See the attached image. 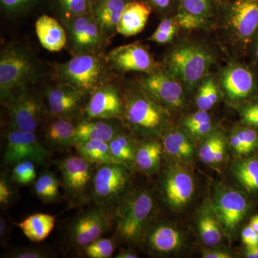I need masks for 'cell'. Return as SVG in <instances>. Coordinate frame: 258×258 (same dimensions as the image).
I'll return each mask as SVG.
<instances>
[{"label": "cell", "instance_id": "ffe728a7", "mask_svg": "<svg viewBox=\"0 0 258 258\" xmlns=\"http://www.w3.org/2000/svg\"><path fill=\"white\" fill-rule=\"evenodd\" d=\"M152 10V7L144 0L129 2L120 17L117 32L125 37L140 33L145 28Z\"/></svg>", "mask_w": 258, "mask_h": 258}, {"label": "cell", "instance_id": "30bf717a", "mask_svg": "<svg viewBox=\"0 0 258 258\" xmlns=\"http://www.w3.org/2000/svg\"><path fill=\"white\" fill-rule=\"evenodd\" d=\"M126 166L118 164H101L93 176L92 195L97 205L110 207L120 202L128 186Z\"/></svg>", "mask_w": 258, "mask_h": 258}, {"label": "cell", "instance_id": "7bdbcfd3", "mask_svg": "<svg viewBox=\"0 0 258 258\" xmlns=\"http://www.w3.org/2000/svg\"><path fill=\"white\" fill-rule=\"evenodd\" d=\"M152 7L163 18L176 14L178 9V0H144Z\"/></svg>", "mask_w": 258, "mask_h": 258}, {"label": "cell", "instance_id": "277c9868", "mask_svg": "<svg viewBox=\"0 0 258 258\" xmlns=\"http://www.w3.org/2000/svg\"><path fill=\"white\" fill-rule=\"evenodd\" d=\"M123 117L134 130L145 134H160L170 119L169 110L153 100L138 85L123 94Z\"/></svg>", "mask_w": 258, "mask_h": 258}, {"label": "cell", "instance_id": "83f0119b", "mask_svg": "<svg viewBox=\"0 0 258 258\" xmlns=\"http://www.w3.org/2000/svg\"><path fill=\"white\" fill-rule=\"evenodd\" d=\"M162 146L155 141H149L137 147L135 164L139 170L145 173L155 172L160 165Z\"/></svg>", "mask_w": 258, "mask_h": 258}, {"label": "cell", "instance_id": "9f6ffc18", "mask_svg": "<svg viewBox=\"0 0 258 258\" xmlns=\"http://www.w3.org/2000/svg\"><path fill=\"white\" fill-rule=\"evenodd\" d=\"M116 258H137L139 256L132 251L125 250L121 251L119 253L115 256Z\"/></svg>", "mask_w": 258, "mask_h": 258}, {"label": "cell", "instance_id": "f546056e", "mask_svg": "<svg viewBox=\"0 0 258 258\" xmlns=\"http://www.w3.org/2000/svg\"><path fill=\"white\" fill-rule=\"evenodd\" d=\"M198 88L195 101L198 110L210 111L220 99L221 91L218 79L209 73L199 84Z\"/></svg>", "mask_w": 258, "mask_h": 258}, {"label": "cell", "instance_id": "8d00e7d4", "mask_svg": "<svg viewBox=\"0 0 258 258\" xmlns=\"http://www.w3.org/2000/svg\"><path fill=\"white\" fill-rule=\"evenodd\" d=\"M83 249L84 254L90 258L110 257L114 252V240L100 237L83 247Z\"/></svg>", "mask_w": 258, "mask_h": 258}, {"label": "cell", "instance_id": "b9f144b4", "mask_svg": "<svg viewBox=\"0 0 258 258\" xmlns=\"http://www.w3.org/2000/svg\"><path fill=\"white\" fill-rule=\"evenodd\" d=\"M240 116L244 125L258 129V101L244 103L240 109Z\"/></svg>", "mask_w": 258, "mask_h": 258}, {"label": "cell", "instance_id": "603a6c76", "mask_svg": "<svg viewBox=\"0 0 258 258\" xmlns=\"http://www.w3.org/2000/svg\"><path fill=\"white\" fill-rule=\"evenodd\" d=\"M35 30L42 46L50 52H58L67 43V35L64 28L55 19L50 16L42 15L37 19Z\"/></svg>", "mask_w": 258, "mask_h": 258}, {"label": "cell", "instance_id": "2e32d148", "mask_svg": "<svg viewBox=\"0 0 258 258\" xmlns=\"http://www.w3.org/2000/svg\"><path fill=\"white\" fill-rule=\"evenodd\" d=\"M86 119H115L123 118V95L111 83H105L91 95L84 108Z\"/></svg>", "mask_w": 258, "mask_h": 258}, {"label": "cell", "instance_id": "cb8c5ba5", "mask_svg": "<svg viewBox=\"0 0 258 258\" xmlns=\"http://www.w3.org/2000/svg\"><path fill=\"white\" fill-rule=\"evenodd\" d=\"M55 217L49 214L36 213L26 217L17 223L29 240L34 242H42L47 238L53 230Z\"/></svg>", "mask_w": 258, "mask_h": 258}, {"label": "cell", "instance_id": "6f0895ef", "mask_svg": "<svg viewBox=\"0 0 258 258\" xmlns=\"http://www.w3.org/2000/svg\"><path fill=\"white\" fill-rule=\"evenodd\" d=\"M249 225L254 229V230L258 233V215H255L251 219L250 222H249Z\"/></svg>", "mask_w": 258, "mask_h": 258}, {"label": "cell", "instance_id": "52a82bcc", "mask_svg": "<svg viewBox=\"0 0 258 258\" xmlns=\"http://www.w3.org/2000/svg\"><path fill=\"white\" fill-rule=\"evenodd\" d=\"M218 81L221 93L233 104L252 101L258 93L255 71L238 60H231L222 68Z\"/></svg>", "mask_w": 258, "mask_h": 258}, {"label": "cell", "instance_id": "1f68e13d", "mask_svg": "<svg viewBox=\"0 0 258 258\" xmlns=\"http://www.w3.org/2000/svg\"><path fill=\"white\" fill-rule=\"evenodd\" d=\"M220 0H178V9L214 23L218 16Z\"/></svg>", "mask_w": 258, "mask_h": 258}, {"label": "cell", "instance_id": "d590c367", "mask_svg": "<svg viewBox=\"0 0 258 258\" xmlns=\"http://www.w3.org/2000/svg\"><path fill=\"white\" fill-rule=\"evenodd\" d=\"M59 186V180L55 174L50 171H45L35 180L34 190L42 202L52 203L58 198Z\"/></svg>", "mask_w": 258, "mask_h": 258}, {"label": "cell", "instance_id": "ab89813d", "mask_svg": "<svg viewBox=\"0 0 258 258\" xmlns=\"http://www.w3.org/2000/svg\"><path fill=\"white\" fill-rule=\"evenodd\" d=\"M69 18L79 16L92 10V0H59Z\"/></svg>", "mask_w": 258, "mask_h": 258}, {"label": "cell", "instance_id": "6da1fadb", "mask_svg": "<svg viewBox=\"0 0 258 258\" xmlns=\"http://www.w3.org/2000/svg\"><path fill=\"white\" fill-rule=\"evenodd\" d=\"M215 62V56L208 46L183 40L168 51L161 68L191 91L198 87Z\"/></svg>", "mask_w": 258, "mask_h": 258}, {"label": "cell", "instance_id": "d6a6232c", "mask_svg": "<svg viewBox=\"0 0 258 258\" xmlns=\"http://www.w3.org/2000/svg\"><path fill=\"white\" fill-rule=\"evenodd\" d=\"M221 224L215 212H204L199 220V232L204 243L210 247L217 245L222 240Z\"/></svg>", "mask_w": 258, "mask_h": 258}, {"label": "cell", "instance_id": "4fadbf2b", "mask_svg": "<svg viewBox=\"0 0 258 258\" xmlns=\"http://www.w3.org/2000/svg\"><path fill=\"white\" fill-rule=\"evenodd\" d=\"M5 137L7 147L4 162L6 165H15L25 160L44 165L50 156L48 151L37 140L35 132L11 127Z\"/></svg>", "mask_w": 258, "mask_h": 258}, {"label": "cell", "instance_id": "7c38bea8", "mask_svg": "<svg viewBox=\"0 0 258 258\" xmlns=\"http://www.w3.org/2000/svg\"><path fill=\"white\" fill-rule=\"evenodd\" d=\"M70 43L76 55L97 53L107 36L91 11L69 18L67 21Z\"/></svg>", "mask_w": 258, "mask_h": 258}, {"label": "cell", "instance_id": "7a4b0ae2", "mask_svg": "<svg viewBox=\"0 0 258 258\" xmlns=\"http://www.w3.org/2000/svg\"><path fill=\"white\" fill-rule=\"evenodd\" d=\"M217 19L231 48L249 53L258 33V0H220Z\"/></svg>", "mask_w": 258, "mask_h": 258}, {"label": "cell", "instance_id": "f1b7e54d", "mask_svg": "<svg viewBox=\"0 0 258 258\" xmlns=\"http://www.w3.org/2000/svg\"><path fill=\"white\" fill-rule=\"evenodd\" d=\"M74 147L79 156L92 164H116L110 152L108 142L91 140L76 144Z\"/></svg>", "mask_w": 258, "mask_h": 258}, {"label": "cell", "instance_id": "9c48e42d", "mask_svg": "<svg viewBox=\"0 0 258 258\" xmlns=\"http://www.w3.org/2000/svg\"><path fill=\"white\" fill-rule=\"evenodd\" d=\"M137 83L153 100L167 110L179 111L185 106L184 86L161 69L144 74Z\"/></svg>", "mask_w": 258, "mask_h": 258}, {"label": "cell", "instance_id": "d6986e66", "mask_svg": "<svg viewBox=\"0 0 258 258\" xmlns=\"http://www.w3.org/2000/svg\"><path fill=\"white\" fill-rule=\"evenodd\" d=\"M195 181L187 171L172 168L168 171L164 183V196L174 208H181L189 203L195 193Z\"/></svg>", "mask_w": 258, "mask_h": 258}, {"label": "cell", "instance_id": "e0dca14e", "mask_svg": "<svg viewBox=\"0 0 258 258\" xmlns=\"http://www.w3.org/2000/svg\"><path fill=\"white\" fill-rule=\"evenodd\" d=\"M213 209L224 230L230 232L235 230L243 220L248 203L240 191L227 189L218 195Z\"/></svg>", "mask_w": 258, "mask_h": 258}, {"label": "cell", "instance_id": "5bb4252c", "mask_svg": "<svg viewBox=\"0 0 258 258\" xmlns=\"http://www.w3.org/2000/svg\"><path fill=\"white\" fill-rule=\"evenodd\" d=\"M9 112L11 127L35 132L41 120L42 106L37 96L23 89L4 101Z\"/></svg>", "mask_w": 258, "mask_h": 258}, {"label": "cell", "instance_id": "4dcf8cb0", "mask_svg": "<svg viewBox=\"0 0 258 258\" xmlns=\"http://www.w3.org/2000/svg\"><path fill=\"white\" fill-rule=\"evenodd\" d=\"M108 144L110 152L116 164H122L126 167L135 164L137 148L128 136L120 132Z\"/></svg>", "mask_w": 258, "mask_h": 258}, {"label": "cell", "instance_id": "db71d44e", "mask_svg": "<svg viewBox=\"0 0 258 258\" xmlns=\"http://www.w3.org/2000/svg\"><path fill=\"white\" fill-rule=\"evenodd\" d=\"M249 52L252 55V62L256 69H258V33L256 37H254L252 45H251Z\"/></svg>", "mask_w": 258, "mask_h": 258}, {"label": "cell", "instance_id": "c3c4849f", "mask_svg": "<svg viewBox=\"0 0 258 258\" xmlns=\"http://www.w3.org/2000/svg\"><path fill=\"white\" fill-rule=\"evenodd\" d=\"M242 240L247 247L257 245L258 233L249 225L242 230Z\"/></svg>", "mask_w": 258, "mask_h": 258}, {"label": "cell", "instance_id": "5b68a950", "mask_svg": "<svg viewBox=\"0 0 258 258\" xmlns=\"http://www.w3.org/2000/svg\"><path fill=\"white\" fill-rule=\"evenodd\" d=\"M154 206L152 196L147 191H139L122 199L115 214L118 238L123 242L138 241L142 237Z\"/></svg>", "mask_w": 258, "mask_h": 258}, {"label": "cell", "instance_id": "8992f818", "mask_svg": "<svg viewBox=\"0 0 258 258\" xmlns=\"http://www.w3.org/2000/svg\"><path fill=\"white\" fill-rule=\"evenodd\" d=\"M35 71V61L28 51L16 46L4 49L0 57L2 101H5L15 93L25 89Z\"/></svg>", "mask_w": 258, "mask_h": 258}, {"label": "cell", "instance_id": "f35d334b", "mask_svg": "<svg viewBox=\"0 0 258 258\" xmlns=\"http://www.w3.org/2000/svg\"><path fill=\"white\" fill-rule=\"evenodd\" d=\"M37 177L33 161L25 160L15 164L12 172V179L20 184H31Z\"/></svg>", "mask_w": 258, "mask_h": 258}, {"label": "cell", "instance_id": "74e56055", "mask_svg": "<svg viewBox=\"0 0 258 258\" xmlns=\"http://www.w3.org/2000/svg\"><path fill=\"white\" fill-rule=\"evenodd\" d=\"M175 16L180 29L192 31L210 28L213 23L186 13L184 10L177 9Z\"/></svg>", "mask_w": 258, "mask_h": 258}, {"label": "cell", "instance_id": "f6af8a7d", "mask_svg": "<svg viewBox=\"0 0 258 258\" xmlns=\"http://www.w3.org/2000/svg\"><path fill=\"white\" fill-rule=\"evenodd\" d=\"M211 116L209 114L208 111L198 110V111L188 115L184 118L183 120V125L186 129L193 126V125L200 124L205 122L211 121Z\"/></svg>", "mask_w": 258, "mask_h": 258}, {"label": "cell", "instance_id": "7dc6e473", "mask_svg": "<svg viewBox=\"0 0 258 258\" xmlns=\"http://www.w3.org/2000/svg\"><path fill=\"white\" fill-rule=\"evenodd\" d=\"M212 128H213V124H212L211 120V121L205 122L200 124L193 125V126L186 128V130L190 134L195 137H202L211 133Z\"/></svg>", "mask_w": 258, "mask_h": 258}, {"label": "cell", "instance_id": "3957f363", "mask_svg": "<svg viewBox=\"0 0 258 258\" xmlns=\"http://www.w3.org/2000/svg\"><path fill=\"white\" fill-rule=\"evenodd\" d=\"M107 64L106 59L98 53L78 54L55 64L54 76L58 83L72 86L86 97L106 83Z\"/></svg>", "mask_w": 258, "mask_h": 258}, {"label": "cell", "instance_id": "e575fe53", "mask_svg": "<svg viewBox=\"0 0 258 258\" xmlns=\"http://www.w3.org/2000/svg\"><path fill=\"white\" fill-rule=\"evenodd\" d=\"M233 174L244 189L258 191V159L253 158L236 163Z\"/></svg>", "mask_w": 258, "mask_h": 258}, {"label": "cell", "instance_id": "816d5d0a", "mask_svg": "<svg viewBox=\"0 0 258 258\" xmlns=\"http://www.w3.org/2000/svg\"><path fill=\"white\" fill-rule=\"evenodd\" d=\"M9 226L7 223V220L5 217L1 216L0 218V240L1 243H5V241L8 239V234H9Z\"/></svg>", "mask_w": 258, "mask_h": 258}, {"label": "cell", "instance_id": "bcb514c9", "mask_svg": "<svg viewBox=\"0 0 258 258\" xmlns=\"http://www.w3.org/2000/svg\"><path fill=\"white\" fill-rule=\"evenodd\" d=\"M48 253L40 249H24L14 251L10 257L15 258H45Z\"/></svg>", "mask_w": 258, "mask_h": 258}, {"label": "cell", "instance_id": "f907efd6", "mask_svg": "<svg viewBox=\"0 0 258 258\" xmlns=\"http://www.w3.org/2000/svg\"><path fill=\"white\" fill-rule=\"evenodd\" d=\"M230 144L232 149L235 150V152H237L239 154H247L246 153L245 149L241 143L240 139H239L237 136L236 135L235 132L232 131V133L230 134Z\"/></svg>", "mask_w": 258, "mask_h": 258}, {"label": "cell", "instance_id": "ba28073f", "mask_svg": "<svg viewBox=\"0 0 258 258\" xmlns=\"http://www.w3.org/2000/svg\"><path fill=\"white\" fill-rule=\"evenodd\" d=\"M110 207L97 205L88 209L75 219L69 228L71 243L79 248H83L101 236L110 228L113 220Z\"/></svg>", "mask_w": 258, "mask_h": 258}, {"label": "cell", "instance_id": "836d02e7", "mask_svg": "<svg viewBox=\"0 0 258 258\" xmlns=\"http://www.w3.org/2000/svg\"><path fill=\"white\" fill-rule=\"evenodd\" d=\"M225 142L221 133L215 132L209 136L199 152L200 159L207 164H219L223 161Z\"/></svg>", "mask_w": 258, "mask_h": 258}, {"label": "cell", "instance_id": "4316f807", "mask_svg": "<svg viewBox=\"0 0 258 258\" xmlns=\"http://www.w3.org/2000/svg\"><path fill=\"white\" fill-rule=\"evenodd\" d=\"M163 147L170 157L183 161L190 160L195 152L192 142L179 130L166 132L163 137Z\"/></svg>", "mask_w": 258, "mask_h": 258}, {"label": "cell", "instance_id": "ee69618b", "mask_svg": "<svg viewBox=\"0 0 258 258\" xmlns=\"http://www.w3.org/2000/svg\"><path fill=\"white\" fill-rule=\"evenodd\" d=\"M13 189L9 182V179L5 173H2L0 178V204L3 206L9 205L13 198Z\"/></svg>", "mask_w": 258, "mask_h": 258}, {"label": "cell", "instance_id": "8fae6325", "mask_svg": "<svg viewBox=\"0 0 258 258\" xmlns=\"http://www.w3.org/2000/svg\"><path fill=\"white\" fill-rule=\"evenodd\" d=\"M107 63L120 74L137 72L147 74L161 69L149 48L140 42L120 45L110 51Z\"/></svg>", "mask_w": 258, "mask_h": 258}, {"label": "cell", "instance_id": "484cf974", "mask_svg": "<svg viewBox=\"0 0 258 258\" xmlns=\"http://www.w3.org/2000/svg\"><path fill=\"white\" fill-rule=\"evenodd\" d=\"M76 126L72 119L57 118L47 127L45 133L47 142L57 149L74 146Z\"/></svg>", "mask_w": 258, "mask_h": 258}, {"label": "cell", "instance_id": "f5cc1de1", "mask_svg": "<svg viewBox=\"0 0 258 258\" xmlns=\"http://www.w3.org/2000/svg\"><path fill=\"white\" fill-rule=\"evenodd\" d=\"M204 258H231L232 257V254L225 251L212 250L208 251L203 253Z\"/></svg>", "mask_w": 258, "mask_h": 258}, {"label": "cell", "instance_id": "7402d4cb", "mask_svg": "<svg viewBox=\"0 0 258 258\" xmlns=\"http://www.w3.org/2000/svg\"><path fill=\"white\" fill-rule=\"evenodd\" d=\"M132 0H95L92 13L107 37L117 32V27L125 7Z\"/></svg>", "mask_w": 258, "mask_h": 258}, {"label": "cell", "instance_id": "ac0fdd59", "mask_svg": "<svg viewBox=\"0 0 258 258\" xmlns=\"http://www.w3.org/2000/svg\"><path fill=\"white\" fill-rule=\"evenodd\" d=\"M86 96L69 85L58 83L46 92L49 112L56 118L74 119L82 108Z\"/></svg>", "mask_w": 258, "mask_h": 258}, {"label": "cell", "instance_id": "60d3db41", "mask_svg": "<svg viewBox=\"0 0 258 258\" xmlns=\"http://www.w3.org/2000/svg\"><path fill=\"white\" fill-rule=\"evenodd\" d=\"M233 132L240 139L247 154L257 147L258 133L256 129L244 125V126L237 127L234 129Z\"/></svg>", "mask_w": 258, "mask_h": 258}, {"label": "cell", "instance_id": "44dd1931", "mask_svg": "<svg viewBox=\"0 0 258 258\" xmlns=\"http://www.w3.org/2000/svg\"><path fill=\"white\" fill-rule=\"evenodd\" d=\"M111 120L113 119H86L78 123L74 146L91 140L103 141L109 143L121 132L119 125Z\"/></svg>", "mask_w": 258, "mask_h": 258}, {"label": "cell", "instance_id": "11a10c76", "mask_svg": "<svg viewBox=\"0 0 258 258\" xmlns=\"http://www.w3.org/2000/svg\"><path fill=\"white\" fill-rule=\"evenodd\" d=\"M245 257L248 258H258V244L252 247H247Z\"/></svg>", "mask_w": 258, "mask_h": 258}, {"label": "cell", "instance_id": "9a60e30c", "mask_svg": "<svg viewBox=\"0 0 258 258\" xmlns=\"http://www.w3.org/2000/svg\"><path fill=\"white\" fill-rule=\"evenodd\" d=\"M93 164L79 155L69 156L59 161L64 189L72 200H82L89 186H92Z\"/></svg>", "mask_w": 258, "mask_h": 258}, {"label": "cell", "instance_id": "681fc988", "mask_svg": "<svg viewBox=\"0 0 258 258\" xmlns=\"http://www.w3.org/2000/svg\"><path fill=\"white\" fill-rule=\"evenodd\" d=\"M31 0H0L2 6L8 11H16L28 4Z\"/></svg>", "mask_w": 258, "mask_h": 258}, {"label": "cell", "instance_id": "d4e9b609", "mask_svg": "<svg viewBox=\"0 0 258 258\" xmlns=\"http://www.w3.org/2000/svg\"><path fill=\"white\" fill-rule=\"evenodd\" d=\"M181 234L171 226L162 225L151 231L148 237L149 247L157 252L168 253L179 248L181 244Z\"/></svg>", "mask_w": 258, "mask_h": 258}]
</instances>
